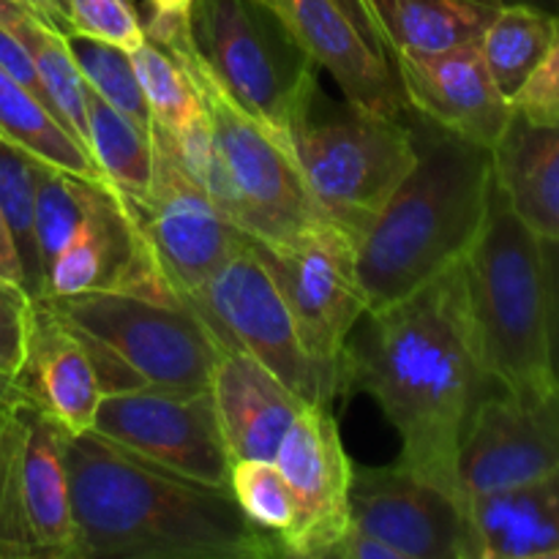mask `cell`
I'll return each mask as SVG.
<instances>
[{
	"mask_svg": "<svg viewBox=\"0 0 559 559\" xmlns=\"http://www.w3.org/2000/svg\"><path fill=\"white\" fill-rule=\"evenodd\" d=\"M191 5H194V0H147V16L142 20V27L156 31V27L189 22Z\"/></svg>",
	"mask_w": 559,
	"mask_h": 559,
	"instance_id": "obj_41",
	"label": "cell"
},
{
	"mask_svg": "<svg viewBox=\"0 0 559 559\" xmlns=\"http://www.w3.org/2000/svg\"><path fill=\"white\" fill-rule=\"evenodd\" d=\"M0 69H3L5 74L11 76V80L20 82L25 91H31L33 96H36L38 102L47 107L41 80H38L31 52H27L25 44L20 41V36H14V33H11L9 27H3V25H0Z\"/></svg>",
	"mask_w": 559,
	"mask_h": 559,
	"instance_id": "obj_37",
	"label": "cell"
},
{
	"mask_svg": "<svg viewBox=\"0 0 559 559\" xmlns=\"http://www.w3.org/2000/svg\"><path fill=\"white\" fill-rule=\"evenodd\" d=\"M276 464L287 478L298 519L284 538L289 557L328 559L349 530L353 459L344 451L331 404H304L289 424Z\"/></svg>",
	"mask_w": 559,
	"mask_h": 559,
	"instance_id": "obj_15",
	"label": "cell"
},
{
	"mask_svg": "<svg viewBox=\"0 0 559 559\" xmlns=\"http://www.w3.org/2000/svg\"><path fill=\"white\" fill-rule=\"evenodd\" d=\"M87 153L102 178L126 200L151 189L156 147L153 134L87 87Z\"/></svg>",
	"mask_w": 559,
	"mask_h": 559,
	"instance_id": "obj_25",
	"label": "cell"
},
{
	"mask_svg": "<svg viewBox=\"0 0 559 559\" xmlns=\"http://www.w3.org/2000/svg\"><path fill=\"white\" fill-rule=\"evenodd\" d=\"M559 31L557 14L533 5H500L480 38V55L508 102L519 96L549 55Z\"/></svg>",
	"mask_w": 559,
	"mask_h": 559,
	"instance_id": "obj_26",
	"label": "cell"
},
{
	"mask_svg": "<svg viewBox=\"0 0 559 559\" xmlns=\"http://www.w3.org/2000/svg\"><path fill=\"white\" fill-rule=\"evenodd\" d=\"M25 16H31V11L22 9L20 3H14V0H0V25L3 27L14 31Z\"/></svg>",
	"mask_w": 559,
	"mask_h": 559,
	"instance_id": "obj_45",
	"label": "cell"
},
{
	"mask_svg": "<svg viewBox=\"0 0 559 559\" xmlns=\"http://www.w3.org/2000/svg\"><path fill=\"white\" fill-rule=\"evenodd\" d=\"M211 393L233 462H276V451L289 424L306 404L260 360L240 349H222V358L213 369Z\"/></svg>",
	"mask_w": 559,
	"mask_h": 559,
	"instance_id": "obj_20",
	"label": "cell"
},
{
	"mask_svg": "<svg viewBox=\"0 0 559 559\" xmlns=\"http://www.w3.org/2000/svg\"><path fill=\"white\" fill-rule=\"evenodd\" d=\"M251 243L293 311L300 344L338 399L344 347L366 314L355 260L358 246L331 222L314 224L282 243Z\"/></svg>",
	"mask_w": 559,
	"mask_h": 559,
	"instance_id": "obj_10",
	"label": "cell"
},
{
	"mask_svg": "<svg viewBox=\"0 0 559 559\" xmlns=\"http://www.w3.org/2000/svg\"><path fill=\"white\" fill-rule=\"evenodd\" d=\"M393 69L409 109L478 145H497L513 107L491 80L480 44L440 55H396Z\"/></svg>",
	"mask_w": 559,
	"mask_h": 559,
	"instance_id": "obj_18",
	"label": "cell"
},
{
	"mask_svg": "<svg viewBox=\"0 0 559 559\" xmlns=\"http://www.w3.org/2000/svg\"><path fill=\"white\" fill-rule=\"evenodd\" d=\"M396 55H440L475 47L500 5L495 0H371Z\"/></svg>",
	"mask_w": 559,
	"mask_h": 559,
	"instance_id": "obj_24",
	"label": "cell"
},
{
	"mask_svg": "<svg viewBox=\"0 0 559 559\" xmlns=\"http://www.w3.org/2000/svg\"><path fill=\"white\" fill-rule=\"evenodd\" d=\"M189 36L216 85L289 151L295 123L320 91V69L276 16L257 0H194Z\"/></svg>",
	"mask_w": 559,
	"mask_h": 559,
	"instance_id": "obj_8",
	"label": "cell"
},
{
	"mask_svg": "<svg viewBox=\"0 0 559 559\" xmlns=\"http://www.w3.org/2000/svg\"><path fill=\"white\" fill-rule=\"evenodd\" d=\"M495 178L513 213L540 240L559 238V126L513 112L491 147Z\"/></svg>",
	"mask_w": 559,
	"mask_h": 559,
	"instance_id": "obj_23",
	"label": "cell"
},
{
	"mask_svg": "<svg viewBox=\"0 0 559 559\" xmlns=\"http://www.w3.org/2000/svg\"><path fill=\"white\" fill-rule=\"evenodd\" d=\"M14 3H20L22 9H27V11H31L33 16H38V20H41V22H47L49 27H55V31H60V33H63V25H60L58 14H55V11H52V5H49L47 0H14Z\"/></svg>",
	"mask_w": 559,
	"mask_h": 559,
	"instance_id": "obj_44",
	"label": "cell"
},
{
	"mask_svg": "<svg viewBox=\"0 0 559 559\" xmlns=\"http://www.w3.org/2000/svg\"><path fill=\"white\" fill-rule=\"evenodd\" d=\"M415 164L358 243L366 311L407 298L464 260L489 207L495 156L407 107Z\"/></svg>",
	"mask_w": 559,
	"mask_h": 559,
	"instance_id": "obj_3",
	"label": "cell"
},
{
	"mask_svg": "<svg viewBox=\"0 0 559 559\" xmlns=\"http://www.w3.org/2000/svg\"><path fill=\"white\" fill-rule=\"evenodd\" d=\"M349 333L338 396L369 393L402 440L399 462L459 497V448L486 399L506 391L480 349L462 260ZM469 508V506H467Z\"/></svg>",
	"mask_w": 559,
	"mask_h": 559,
	"instance_id": "obj_1",
	"label": "cell"
},
{
	"mask_svg": "<svg viewBox=\"0 0 559 559\" xmlns=\"http://www.w3.org/2000/svg\"><path fill=\"white\" fill-rule=\"evenodd\" d=\"M0 278H5V282L22 284L20 257H16L14 238H11L9 224H5L3 213H0Z\"/></svg>",
	"mask_w": 559,
	"mask_h": 559,
	"instance_id": "obj_42",
	"label": "cell"
},
{
	"mask_svg": "<svg viewBox=\"0 0 559 559\" xmlns=\"http://www.w3.org/2000/svg\"><path fill=\"white\" fill-rule=\"evenodd\" d=\"M336 5L353 20V25L358 27L360 36L366 38V44H369L380 58H385L388 63H391V49H388L385 33H382V25L380 20H377V11L374 5H371V0H336Z\"/></svg>",
	"mask_w": 559,
	"mask_h": 559,
	"instance_id": "obj_39",
	"label": "cell"
},
{
	"mask_svg": "<svg viewBox=\"0 0 559 559\" xmlns=\"http://www.w3.org/2000/svg\"><path fill=\"white\" fill-rule=\"evenodd\" d=\"M497 5H533V9H544L549 14H559V0H495Z\"/></svg>",
	"mask_w": 559,
	"mask_h": 559,
	"instance_id": "obj_46",
	"label": "cell"
},
{
	"mask_svg": "<svg viewBox=\"0 0 559 559\" xmlns=\"http://www.w3.org/2000/svg\"><path fill=\"white\" fill-rule=\"evenodd\" d=\"M145 36L183 66L200 96L213 140L202 186L218 211L257 243H282L325 222L287 147L278 145L265 126L243 112L207 74L191 47L189 22L145 31Z\"/></svg>",
	"mask_w": 559,
	"mask_h": 559,
	"instance_id": "obj_5",
	"label": "cell"
},
{
	"mask_svg": "<svg viewBox=\"0 0 559 559\" xmlns=\"http://www.w3.org/2000/svg\"><path fill=\"white\" fill-rule=\"evenodd\" d=\"M475 559H559V469L469 500Z\"/></svg>",
	"mask_w": 559,
	"mask_h": 559,
	"instance_id": "obj_22",
	"label": "cell"
},
{
	"mask_svg": "<svg viewBox=\"0 0 559 559\" xmlns=\"http://www.w3.org/2000/svg\"><path fill=\"white\" fill-rule=\"evenodd\" d=\"M151 134L156 147L151 189L140 200H123L164 278L186 304L238 251L246 235L218 211L156 123Z\"/></svg>",
	"mask_w": 559,
	"mask_h": 559,
	"instance_id": "obj_11",
	"label": "cell"
},
{
	"mask_svg": "<svg viewBox=\"0 0 559 559\" xmlns=\"http://www.w3.org/2000/svg\"><path fill=\"white\" fill-rule=\"evenodd\" d=\"M229 491L249 522L265 533L287 538L298 519V500L276 462L235 459L229 469Z\"/></svg>",
	"mask_w": 559,
	"mask_h": 559,
	"instance_id": "obj_32",
	"label": "cell"
},
{
	"mask_svg": "<svg viewBox=\"0 0 559 559\" xmlns=\"http://www.w3.org/2000/svg\"><path fill=\"white\" fill-rule=\"evenodd\" d=\"M349 527L399 559H475L469 508L399 459L388 467L353 462Z\"/></svg>",
	"mask_w": 559,
	"mask_h": 559,
	"instance_id": "obj_13",
	"label": "cell"
},
{
	"mask_svg": "<svg viewBox=\"0 0 559 559\" xmlns=\"http://www.w3.org/2000/svg\"><path fill=\"white\" fill-rule=\"evenodd\" d=\"M20 407L0 415V559H36L22 500L25 420Z\"/></svg>",
	"mask_w": 559,
	"mask_h": 559,
	"instance_id": "obj_33",
	"label": "cell"
},
{
	"mask_svg": "<svg viewBox=\"0 0 559 559\" xmlns=\"http://www.w3.org/2000/svg\"><path fill=\"white\" fill-rule=\"evenodd\" d=\"M74 559H273L282 535L246 519L233 491L183 478L96 431L66 435Z\"/></svg>",
	"mask_w": 559,
	"mask_h": 559,
	"instance_id": "obj_2",
	"label": "cell"
},
{
	"mask_svg": "<svg viewBox=\"0 0 559 559\" xmlns=\"http://www.w3.org/2000/svg\"><path fill=\"white\" fill-rule=\"evenodd\" d=\"M0 136L52 167L104 180L91 153L31 91L11 80L3 69H0Z\"/></svg>",
	"mask_w": 559,
	"mask_h": 559,
	"instance_id": "obj_27",
	"label": "cell"
},
{
	"mask_svg": "<svg viewBox=\"0 0 559 559\" xmlns=\"http://www.w3.org/2000/svg\"><path fill=\"white\" fill-rule=\"evenodd\" d=\"M52 5V11L58 14L60 25H63V33H74L71 31V20H69V0H47Z\"/></svg>",
	"mask_w": 559,
	"mask_h": 559,
	"instance_id": "obj_47",
	"label": "cell"
},
{
	"mask_svg": "<svg viewBox=\"0 0 559 559\" xmlns=\"http://www.w3.org/2000/svg\"><path fill=\"white\" fill-rule=\"evenodd\" d=\"M16 385L25 402L63 426L69 435L93 429L104 391L80 338L60 325L47 306L33 300V325Z\"/></svg>",
	"mask_w": 559,
	"mask_h": 559,
	"instance_id": "obj_19",
	"label": "cell"
},
{
	"mask_svg": "<svg viewBox=\"0 0 559 559\" xmlns=\"http://www.w3.org/2000/svg\"><path fill=\"white\" fill-rule=\"evenodd\" d=\"M407 115V112H404ZM314 102L289 134V153L298 164L311 200L325 222L342 229L355 246L374 227L415 164L407 118Z\"/></svg>",
	"mask_w": 559,
	"mask_h": 559,
	"instance_id": "obj_7",
	"label": "cell"
},
{
	"mask_svg": "<svg viewBox=\"0 0 559 559\" xmlns=\"http://www.w3.org/2000/svg\"><path fill=\"white\" fill-rule=\"evenodd\" d=\"M300 47L336 80L344 102L366 112L402 118L407 112L396 69L374 52L336 0H257Z\"/></svg>",
	"mask_w": 559,
	"mask_h": 559,
	"instance_id": "obj_17",
	"label": "cell"
},
{
	"mask_svg": "<svg viewBox=\"0 0 559 559\" xmlns=\"http://www.w3.org/2000/svg\"><path fill=\"white\" fill-rule=\"evenodd\" d=\"M33 325V298L16 282L0 278V371L14 374L22 369Z\"/></svg>",
	"mask_w": 559,
	"mask_h": 559,
	"instance_id": "obj_35",
	"label": "cell"
},
{
	"mask_svg": "<svg viewBox=\"0 0 559 559\" xmlns=\"http://www.w3.org/2000/svg\"><path fill=\"white\" fill-rule=\"evenodd\" d=\"M104 183L107 180L85 178V175L66 173L52 164H41L36 194V240L44 271L69 243L76 227L85 222Z\"/></svg>",
	"mask_w": 559,
	"mask_h": 559,
	"instance_id": "obj_30",
	"label": "cell"
},
{
	"mask_svg": "<svg viewBox=\"0 0 559 559\" xmlns=\"http://www.w3.org/2000/svg\"><path fill=\"white\" fill-rule=\"evenodd\" d=\"M104 440L136 453L156 467L183 478L229 489V456L216 402L207 391L104 393L93 429Z\"/></svg>",
	"mask_w": 559,
	"mask_h": 559,
	"instance_id": "obj_12",
	"label": "cell"
},
{
	"mask_svg": "<svg viewBox=\"0 0 559 559\" xmlns=\"http://www.w3.org/2000/svg\"><path fill=\"white\" fill-rule=\"evenodd\" d=\"M38 304L80 338L104 393L211 388L224 347L191 306L126 293L38 298Z\"/></svg>",
	"mask_w": 559,
	"mask_h": 559,
	"instance_id": "obj_6",
	"label": "cell"
},
{
	"mask_svg": "<svg viewBox=\"0 0 559 559\" xmlns=\"http://www.w3.org/2000/svg\"><path fill=\"white\" fill-rule=\"evenodd\" d=\"M22 500L36 559H74V513L63 440L69 431L33 404H22Z\"/></svg>",
	"mask_w": 559,
	"mask_h": 559,
	"instance_id": "obj_21",
	"label": "cell"
},
{
	"mask_svg": "<svg viewBox=\"0 0 559 559\" xmlns=\"http://www.w3.org/2000/svg\"><path fill=\"white\" fill-rule=\"evenodd\" d=\"M469 311L491 374L519 399L555 396L544 240L513 213L497 178L475 243L462 260Z\"/></svg>",
	"mask_w": 559,
	"mask_h": 559,
	"instance_id": "obj_4",
	"label": "cell"
},
{
	"mask_svg": "<svg viewBox=\"0 0 559 559\" xmlns=\"http://www.w3.org/2000/svg\"><path fill=\"white\" fill-rule=\"evenodd\" d=\"M559 469V396L519 399L500 391L480 404L459 448L464 500L530 484Z\"/></svg>",
	"mask_w": 559,
	"mask_h": 559,
	"instance_id": "obj_16",
	"label": "cell"
},
{
	"mask_svg": "<svg viewBox=\"0 0 559 559\" xmlns=\"http://www.w3.org/2000/svg\"><path fill=\"white\" fill-rule=\"evenodd\" d=\"M186 306L202 317L224 349L260 360L306 404H333L331 385L304 349L293 311L251 238L197 289Z\"/></svg>",
	"mask_w": 559,
	"mask_h": 559,
	"instance_id": "obj_9",
	"label": "cell"
},
{
	"mask_svg": "<svg viewBox=\"0 0 559 559\" xmlns=\"http://www.w3.org/2000/svg\"><path fill=\"white\" fill-rule=\"evenodd\" d=\"M511 107L513 112L533 120V123L559 126V31L549 55L544 58V63L538 66V71H535L533 76H530L527 85L519 91V96L513 98Z\"/></svg>",
	"mask_w": 559,
	"mask_h": 559,
	"instance_id": "obj_36",
	"label": "cell"
},
{
	"mask_svg": "<svg viewBox=\"0 0 559 559\" xmlns=\"http://www.w3.org/2000/svg\"><path fill=\"white\" fill-rule=\"evenodd\" d=\"M11 33L20 36V41L31 52L49 112L87 151V82L82 80L80 69L71 58L66 36L33 14L25 16Z\"/></svg>",
	"mask_w": 559,
	"mask_h": 559,
	"instance_id": "obj_28",
	"label": "cell"
},
{
	"mask_svg": "<svg viewBox=\"0 0 559 559\" xmlns=\"http://www.w3.org/2000/svg\"><path fill=\"white\" fill-rule=\"evenodd\" d=\"M20 404H27V402H25V393H22L20 385H16V377L0 371V415L11 413V409H16Z\"/></svg>",
	"mask_w": 559,
	"mask_h": 559,
	"instance_id": "obj_43",
	"label": "cell"
},
{
	"mask_svg": "<svg viewBox=\"0 0 559 559\" xmlns=\"http://www.w3.org/2000/svg\"><path fill=\"white\" fill-rule=\"evenodd\" d=\"M85 293H126L183 304L164 278L126 200L109 183H104L85 222L44 271L41 298Z\"/></svg>",
	"mask_w": 559,
	"mask_h": 559,
	"instance_id": "obj_14",
	"label": "cell"
},
{
	"mask_svg": "<svg viewBox=\"0 0 559 559\" xmlns=\"http://www.w3.org/2000/svg\"><path fill=\"white\" fill-rule=\"evenodd\" d=\"M546 295H549V371L559 396V238L544 240Z\"/></svg>",
	"mask_w": 559,
	"mask_h": 559,
	"instance_id": "obj_38",
	"label": "cell"
},
{
	"mask_svg": "<svg viewBox=\"0 0 559 559\" xmlns=\"http://www.w3.org/2000/svg\"><path fill=\"white\" fill-rule=\"evenodd\" d=\"M71 31L131 52L145 41L140 11L131 0H69Z\"/></svg>",
	"mask_w": 559,
	"mask_h": 559,
	"instance_id": "obj_34",
	"label": "cell"
},
{
	"mask_svg": "<svg viewBox=\"0 0 559 559\" xmlns=\"http://www.w3.org/2000/svg\"><path fill=\"white\" fill-rule=\"evenodd\" d=\"M41 164L47 162L0 136V213L14 238L22 265V287L33 300L44 295V265L36 240V194Z\"/></svg>",
	"mask_w": 559,
	"mask_h": 559,
	"instance_id": "obj_29",
	"label": "cell"
},
{
	"mask_svg": "<svg viewBox=\"0 0 559 559\" xmlns=\"http://www.w3.org/2000/svg\"><path fill=\"white\" fill-rule=\"evenodd\" d=\"M328 559H399L391 546L349 527L347 535L328 551Z\"/></svg>",
	"mask_w": 559,
	"mask_h": 559,
	"instance_id": "obj_40",
	"label": "cell"
},
{
	"mask_svg": "<svg viewBox=\"0 0 559 559\" xmlns=\"http://www.w3.org/2000/svg\"><path fill=\"white\" fill-rule=\"evenodd\" d=\"M63 36L87 87L98 93L107 104H112L115 109L129 115L142 129L151 131L153 115L140 87V80H136L129 52L123 47H115V44L82 36V33H63Z\"/></svg>",
	"mask_w": 559,
	"mask_h": 559,
	"instance_id": "obj_31",
	"label": "cell"
}]
</instances>
